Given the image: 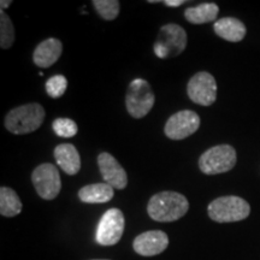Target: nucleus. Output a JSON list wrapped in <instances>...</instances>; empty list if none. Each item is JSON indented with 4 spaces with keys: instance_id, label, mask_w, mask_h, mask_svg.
Segmentation results:
<instances>
[{
    "instance_id": "nucleus-1",
    "label": "nucleus",
    "mask_w": 260,
    "mask_h": 260,
    "mask_svg": "<svg viewBox=\"0 0 260 260\" xmlns=\"http://www.w3.org/2000/svg\"><path fill=\"white\" fill-rule=\"evenodd\" d=\"M189 210V203L184 195L177 191L165 190L154 194L148 201L147 213L155 222H175Z\"/></svg>"
},
{
    "instance_id": "nucleus-2",
    "label": "nucleus",
    "mask_w": 260,
    "mask_h": 260,
    "mask_svg": "<svg viewBox=\"0 0 260 260\" xmlns=\"http://www.w3.org/2000/svg\"><path fill=\"white\" fill-rule=\"evenodd\" d=\"M44 106L38 103H30L15 107L5 116L4 125L10 133L16 135H24L38 130L44 123Z\"/></svg>"
},
{
    "instance_id": "nucleus-3",
    "label": "nucleus",
    "mask_w": 260,
    "mask_h": 260,
    "mask_svg": "<svg viewBox=\"0 0 260 260\" xmlns=\"http://www.w3.org/2000/svg\"><path fill=\"white\" fill-rule=\"evenodd\" d=\"M207 212L210 218L217 223L240 222L249 216L251 206L242 198L228 195L211 201Z\"/></svg>"
},
{
    "instance_id": "nucleus-4",
    "label": "nucleus",
    "mask_w": 260,
    "mask_h": 260,
    "mask_svg": "<svg viewBox=\"0 0 260 260\" xmlns=\"http://www.w3.org/2000/svg\"><path fill=\"white\" fill-rule=\"evenodd\" d=\"M155 96L147 81L136 79L132 81L126 90V111L133 118L140 119L147 116L154 105Z\"/></svg>"
},
{
    "instance_id": "nucleus-5",
    "label": "nucleus",
    "mask_w": 260,
    "mask_h": 260,
    "mask_svg": "<svg viewBox=\"0 0 260 260\" xmlns=\"http://www.w3.org/2000/svg\"><path fill=\"white\" fill-rule=\"evenodd\" d=\"M236 161L235 148L230 145H218L201 154L199 168L206 175H218L232 170L236 165Z\"/></svg>"
},
{
    "instance_id": "nucleus-6",
    "label": "nucleus",
    "mask_w": 260,
    "mask_h": 260,
    "mask_svg": "<svg viewBox=\"0 0 260 260\" xmlns=\"http://www.w3.org/2000/svg\"><path fill=\"white\" fill-rule=\"evenodd\" d=\"M187 41V32L181 25L175 23L162 25L153 46L155 56L162 59L178 56L186 50Z\"/></svg>"
},
{
    "instance_id": "nucleus-7",
    "label": "nucleus",
    "mask_w": 260,
    "mask_h": 260,
    "mask_svg": "<svg viewBox=\"0 0 260 260\" xmlns=\"http://www.w3.org/2000/svg\"><path fill=\"white\" fill-rule=\"evenodd\" d=\"M31 182L39 197L44 200H53L61 189V180L58 169L50 162L39 165L31 172Z\"/></svg>"
},
{
    "instance_id": "nucleus-8",
    "label": "nucleus",
    "mask_w": 260,
    "mask_h": 260,
    "mask_svg": "<svg viewBox=\"0 0 260 260\" xmlns=\"http://www.w3.org/2000/svg\"><path fill=\"white\" fill-rule=\"evenodd\" d=\"M124 214L119 209H110L98 224L96 242L102 246H113L121 241L124 233Z\"/></svg>"
},
{
    "instance_id": "nucleus-9",
    "label": "nucleus",
    "mask_w": 260,
    "mask_h": 260,
    "mask_svg": "<svg viewBox=\"0 0 260 260\" xmlns=\"http://www.w3.org/2000/svg\"><path fill=\"white\" fill-rule=\"evenodd\" d=\"M190 100L198 105L211 106L217 99V82L207 71H200L191 76L187 84Z\"/></svg>"
},
{
    "instance_id": "nucleus-10",
    "label": "nucleus",
    "mask_w": 260,
    "mask_h": 260,
    "mask_svg": "<svg viewBox=\"0 0 260 260\" xmlns=\"http://www.w3.org/2000/svg\"><path fill=\"white\" fill-rule=\"evenodd\" d=\"M200 126V117L191 110L174 113L165 123L164 133L170 140H184L193 135Z\"/></svg>"
},
{
    "instance_id": "nucleus-11",
    "label": "nucleus",
    "mask_w": 260,
    "mask_h": 260,
    "mask_svg": "<svg viewBox=\"0 0 260 260\" xmlns=\"http://www.w3.org/2000/svg\"><path fill=\"white\" fill-rule=\"evenodd\" d=\"M98 167L105 183L113 189H124L128 184V175L117 159L107 152H102L98 155Z\"/></svg>"
},
{
    "instance_id": "nucleus-12",
    "label": "nucleus",
    "mask_w": 260,
    "mask_h": 260,
    "mask_svg": "<svg viewBox=\"0 0 260 260\" xmlns=\"http://www.w3.org/2000/svg\"><path fill=\"white\" fill-rule=\"evenodd\" d=\"M169 236L161 230H149L140 234L133 242V248L142 256H154L168 248Z\"/></svg>"
},
{
    "instance_id": "nucleus-13",
    "label": "nucleus",
    "mask_w": 260,
    "mask_h": 260,
    "mask_svg": "<svg viewBox=\"0 0 260 260\" xmlns=\"http://www.w3.org/2000/svg\"><path fill=\"white\" fill-rule=\"evenodd\" d=\"M63 53V44L56 38H50L44 40L35 47L32 53L34 64L42 69H46L59 59Z\"/></svg>"
},
{
    "instance_id": "nucleus-14",
    "label": "nucleus",
    "mask_w": 260,
    "mask_h": 260,
    "mask_svg": "<svg viewBox=\"0 0 260 260\" xmlns=\"http://www.w3.org/2000/svg\"><path fill=\"white\" fill-rule=\"evenodd\" d=\"M54 159L65 174L74 176L81 169V157L76 147L71 144H61L54 148Z\"/></svg>"
},
{
    "instance_id": "nucleus-15",
    "label": "nucleus",
    "mask_w": 260,
    "mask_h": 260,
    "mask_svg": "<svg viewBox=\"0 0 260 260\" xmlns=\"http://www.w3.org/2000/svg\"><path fill=\"white\" fill-rule=\"evenodd\" d=\"M214 32L229 42H239L246 37V25L235 17H223L214 22Z\"/></svg>"
},
{
    "instance_id": "nucleus-16",
    "label": "nucleus",
    "mask_w": 260,
    "mask_h": 260,
    "mask_svg": "<svg viewBox=\"0 0 260 260\" xmlns=\"http://www.w3.org/2000/svg\"><path fill=\"white\" fill-rule=\"evenodd\" d=\"M115 191L113 188L105 183H93L84 186L79 190V198L86 204H104L112 199Z\"/></svg>"
},
{
    "instance_id": "nucleus-17",
    "label": "nucleus",
    "mask_w": 260,
    "mask_h": 260,
    "mask_svg": "<svg viewBox=\"0 0 260 260\" xmlns=\"http://www.w3.org/2000/svg\"><path fill=\"white\" fill-rule=\"evenodd\" d=\"M219 8L214 3H204L198 6H191L184 11V18L191 24H204L214 22L218 16Z\"/></svg>"
},
{
    "instance_id": "nucleus-18",
    "label": "nucleus",
    "mask_w": 260,
    "mask_h": 260,
    "mask_svg": "<svg viewBox=\"0 0 260 260\" xmlns=\"http://www.w3.org/2000/svg\"><path fill=\"white\" fill-rule=\"evenodd\" d=\"M22 201L18 194L10 187L0 188V214L3 217H15L22 212Z\"/></svg>"
},
{
    "instance_id": "nucleus-19",
    "label": "nucleus",
    "mask_w": 260,
    "mask_h": 260,
    "mask_svg": "<svg viewBox=\"0 0 260 260\" xmlns=\"http://www.w3.org/2000/svg\"><path fill=\"white\" fill-rule=\"evenodd\" d=\"M15 41V28L12 21L4 10L0 11V46L3 50H8Z\"/></svg>"
},
{
    "instance_id": "nucleus-20",
    "label": "nucleus",
    "mask_w": 260,
    "mask_h": 260,
    "mask_svg": "<svg viewBox=\"0 0 260 260\" xmlns=\"http://www.w3.org/2000/svg\"><path fill=\"white\" fill-rule=\"evenodd\" d=\"M98 15L106 21H113L119 15L121 4L117 0H93Z\"/></svg>"
},
{
    "instance_id": "nucleus-21",
    "label": "nucleus",
    "mask_w": 260,
    "mask_h": 260,
    "mask_svg": "<svg viewBox=\"0 0 260 260\" xmlns=\"http://www.w3.org/2000/svg\"><path fill=\"white\" fill-rule=\"evenodd\" d=\"M52 129L58 136L65 139L74 138L79 132L76 122L70 118H57L52 123Z\"/></svg>"
},
{
    "instance_id": "nucleus-22",
    "label": "nucleus",
    "mask_w": 260,
    "mask_h": 260,
    "mask_svg": "<svg viewBox=\"0 0 260 260\" xmlns=\"http://www.w3.org/2000/svg\"><path fill=\"white\" fill-rule=\"evenodd\" d=\"M45 88L48 95L53 99H59L64 95L65 90L68 88V80L63 75H54L51 79L47 80Z\"/></svg>"
},
{
    "instance_id": "nucleus-23",
    "label": "nucleus",
    "mask_w": 260,
    "mask_h": 260,
    "mask_svg": "<svg viewBox=\"0 0 260 260\" xmlns=\"http://www.w3.org/2000/svg\"><path fill=\"white\" fill-rule=\"evenodd\" d=\"M164 4L169 8H178V6L186 4V0H165Z\"/></svg>"
},
{
    "instance_id": "nucleus-24",
    "label": "nucleus",
    "mask_w": 260,
    "mask_h": 260,
    "mask_svg": "<svg viewBox=\"0 0 260 260\" xmlns=\"http://www.w3.org/2000/svg\"><path fill=\"white\" fill-rule=\"evenodd\" d=\"M12 4V2L11 0H2V2H0V8H2V10H5V9H8L10 5Z\"/></svg>"
},
{
    "instance_id": "nucleus-25",
    "label": "nucleus",
    "mask_w": 260,
    "mask_h": 260,
    "mask_svg": "<svg viewBox=\"0 0 260 260\" xmlns=\"http://www.w3.org/2000/svg\"><path fill=\"white\" fill-rule=\"evenodd\" d=\"M94 260H106V259H94Z\"/></svg>"
}]
</instances>
